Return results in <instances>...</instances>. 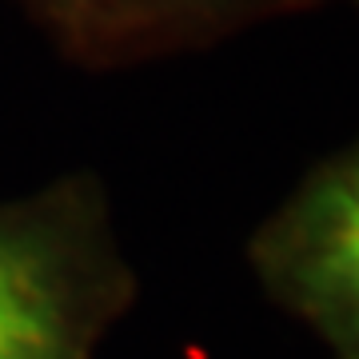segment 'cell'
<instances>
[{
	"label": "cell",
	"instance_id": "6da1fadb",
	"mask_svg": "<svg viewBox=\"0 0 359 359\" xmlns=\"http://www.w3.org/2000/svg\"><path fill=\"white\" fill-rule=\"evenodd\" d=\"M304 276L359 335V160L320 184L304 212Z\"/></svg>",
	"mask_w": 359,
	"mask_h": 359
},
{
	"label": "cell",
	"instance_id": "7a4b0ae2",
	"mask_svg": "<svg viewBox=\"0 0 359 359\" xmlns=\"http://www.w3.org/2000/svg\"><path fill=\"white\" fill-rule=\"evenodd\" d=\"M65 311L32 248L0 236V359H60Z\"/></svg>",
	"mask_w": 359,
	"mask_h": 359
}]
</instances>
